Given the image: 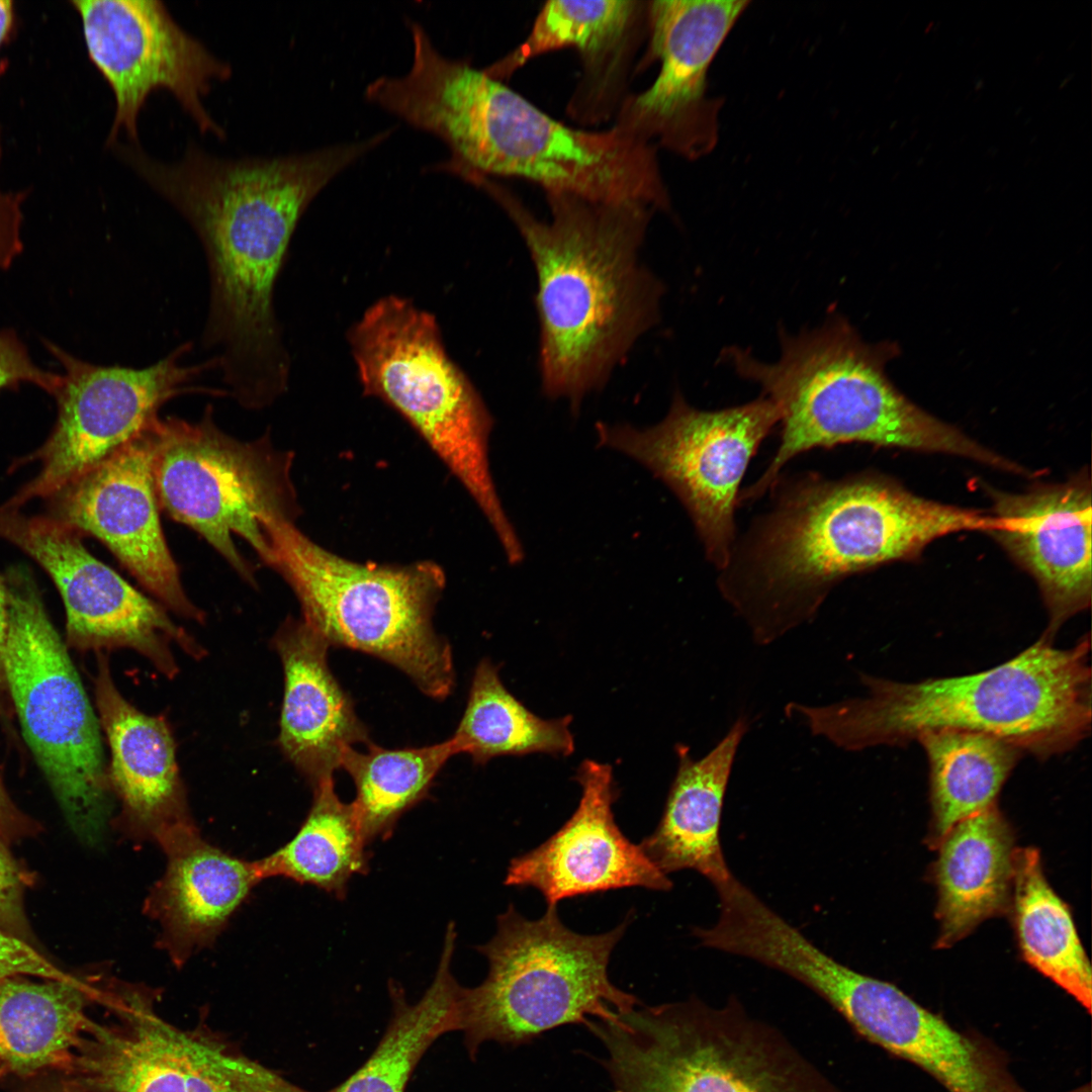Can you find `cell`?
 Wrapping results in <instances>:
<instances>
[{"instance_id": "obj_25", "label": "cell", "mask_w": 1092, "mask_h": 1092, "mask_svg": "<svg viewBox=\"0 0 1092 1092\" xmlns=\"http://www.w3.org/2000/svg\"><path fill=\"white\" fill-rule=\"evenodd\" d=\"M748 728L747 719L739 717L699 759L686 745L675 746L678 765L661 820L640 843L663 874L693 870L712 885L732 874L721 845V817L737 749Z\"/></svg>"}, {"instance_id": "obj_35", "label": "cell", "mask_w": 1092, "mask_h": 1092, "mask_svg": "<svg viewBox=\"0 0 1092 1092\" xmlns=\"http://www.w3.org/2000/svg\"><path fill=\"white\" fill-rule=\"evenodd\" d=\"M639 5L630 0L547 1L525 41L483 71L500 81L529 60L565 47H574L594 64L623 41Z\"/></svg>"}, {"instance_id": "obj_6", "label": "cell", "mask_w": 1092, "mask_h": 1092, "mask_svg": "<svg viewBox=\"0 0 1092 1092\" xmlns=\"http://www.w3.org/2000/svg\"><path fill=\"white\" fill-rule=\"evenodd\" d=\"M780 342L781 356L774 363L739 347L720 355L740 377L760 386L778 407L782 426L768 466L738 502L760 497L796 456L848 443L946 453L1007 467L1005 458L923 411L892 383L886 373L897 354L892 343L864 342L839 314L797 335L781 331Z\"/></svg>"}, {"instance_id": "obj_12", "label": "cell", "mask_w": 1092, "mask_h": 1092, "mask_svg": "<svg viewBox=\"0 0 1092 1092\" xmlns=\"http://www.w3.org/2000/svg\"><path fill=\"white\" fill-rule=\"evenodd\" d=\"M158 505L196 531L251 586L255 570L234 537L267 565L270 527L300 514L291 478L293 453L277 449L269 431L241 441L215 424L207 405L197 422L158 417L151 425Z\"/></svg>"}, {"instance_id": "obj_23", "label": "cell", "mask_w": 1092, "mask_h": 1092, "mask_svg": "<svg viewBox=\"0 0 1092 1092\" xmlns=\"http://www.w3.org/2000/svg\"><path fill=\"white\" fill-rule=\"evenodd\" d=\"M273 643L284 673L279 746L313 788L334 777L347 748L370 742L368 729L329 667L323 636L288 618Z\"/></svg>"}, {"instance_id": "obj_32", "label": "cell", "mask_w": 1092, "mask_h": 1092, "mask_svg": "<svg viewBox=\"0 0 1092 1092\" xmlns=\"http://www.w3.org/2000/svg\"><path fill=\"white\" fill-rule=\"evenodd\" d=\"M145 1029L146 1092H310L216 1041L169 1024L153 1009Z\"/></svg>"}, {"instance_id": "obj_26", "label": "cell", "mask_w": 1092, "mask_h": 1092, "mask_svg": "<svg viewBox=\"0 0 1092 1092\" xmlns=\"http://www.w3.org/2000/svg\"><path fill=\"white\" fill-rule=\"evenodd\" d=\"M937 846V946L948 947L1006 909L1017 848L997 803L959 821Z\"/></svg>"}, {"instance_id": "obj_42", "label": "cell", "mask_w": 1092, "mask_h": 1092, "mask_svg": "<svg viewBox=\"0 0 1092 1092\" xmlns=\"http://www.w3.org/2000/svg\"><path fill=\"white\" fill-rule=\"evenodd\" d=\"M6 257V246L4 240L0 234V265L4 262Z\"/></svg>"}, {"instance_id": "obj_1", "label": "cell", "mask_w": 1092, "mask_h": 1092, "mask_svg": "<svg viewBox=\"0 0 1092 1092\" xmlns=\"http://www.w3.org/2000/svg\"><path fill=\"white\" fill-rule=\"evenodd\" d=\"M386 140L381 131L302 154L240 159L188 144L174 163L154 159L139 144L116 147L202 245L209 304L201 342L241 406L265 408L288 387L290 356L274 295L302 214L335 176Z\"/></svg>"}, {"instance_id": "obj_24", "label": "cell", "mask_w": 1092, "mask_h": 1092, "mask_svg": "<svg viewBox=\"0 0 1092 1092\" xmlns=\"http://www.w3.org/2000/svg\"><path fill=\"white\" fill-rule=\"evenodd\" d=\"M167 868L146 901L159 923L160 944L177 965L210 945L262 879L256 861L232 856L197 831L163 849Z\"/></svg>"}, {"instance_id": "obj_39", "label": "cell", "mask_w": 1092, "mask_h": 1092, "mask_svg": "<svg viewBox=\"0 0 1092 1092\" xmlns=\"http://www.w3.org/2000/svg\"><path fill=\"white\" fill-rule=\"evenodd\" d=\"M40 830V824L14 803L0 778V838L10 844L33 837Z\"/></svg>"}, {"instance_id": "obj_43", "label": "cell", "mask_w": 1092, "mask_h": 1092, "mask_svg": "<svg viewBox=\"0 0 1092 1092\" xmlns=\"http://www.w3.org/2000/svg\"><path fill=\"white\" fill-rule=\"evenodd\" d=\"M63 1092H80V1091L75 1089V1088H65Z\"/></svg>"}, {"instance_id": "obj_38", "label": "cell", "mask_w": 1092, "mask_h": 1092, "mask_svg": "<svg viewBox=\"0 0 1092 1092\" xmlns=\"http://www.w3.org/2000/svg\"><path fill=\"white\" fill-rule=\"evenodd\" d=\"M17 976L71 981L77 979L39 948L0 928V981Z\"/></svg>"}, {"instance_id": "obj_37", "label": "cell", "mask_w": 1092, "mask_h": 1092, "mask_svg": "<svg viewBox=\"0 0 1092 1092\" xmlns=\"http://www.w3.org/2000/svg\"><path fill=\"white\" fill-rule=\"evenodd\" d=\"M60 383L61 374L38 366L16 331L0 329V390L30 384L53 396Z\"/></svg>"}, {"instance_id": "obj_19", "label": "cell", "mask_w": 1092, "mask_h": 1092, "mask_svg": "<svg viewBox=\"0 0 1092 1092\" xmlns=\"http://www.w3.org/2000/svg\"><path fill=\"white\" fill-rule=\"evenodd\" d=\"M575 780L581 798L573 815L538 847L513 858L505 884L532 887L547 906L563 899L609 890L642 887L668 891L672 883L632 843L615 822L617 791L609 764L586 759Z\"/></svg>"}, {"instance_id": "obj_40", "label": "cell", "mask_w": 1092, "mask_h": 1092, "mask_svg": "<svg viewBox=\"0 0 1092 1092\" xmlns=\"http://www.w3.org/2000/svg\"><path fill=\"white\" fill-rule=\"evenodd\" d=\"M8 590L6 579L0 575V720L6 724L12 720L13 708L11 705L6 675H5V650L8 635Z\"/></svg>"}, {"instance_id": "obj_5", "label": "cell", "mask_w": 1092, "mask_h": 1092, "mask_svg": "<svg viewBox=\"0 0 1092 1092\" xmlns=\"http://www.w3.org/2000/svg\"><path fill=\"white\" fill-rule=\"evenodd\" d=\"M1090 637L1059 649L1041 636L977 673L902 682L860 673L867 696L826 706L791 703L811 733L847 751L905 746L924 732L962 730L1001 739L1040 760L1091 730Z\"/></svg>"}, {"instance_id": "obj_15", "label": "cell", "mask_w": 1092, "mask_h": 1092, "mask_svg": "<svg viewBox=\"0 0 1092 1092\" xmlns=\"http://www.w3.org/2000/svg\"><path fill=\"white\" fill-rule=\"evenodd\" d=\"M82 537L52 516H26L0 507V538L34 559L58 587L70 646L97 652L131 649L170 679L179 672L174 646L196 660L206 655L164 606L94 557Z\"/></svg>"}, {"instance_id": "obj_30", "label": "cell", "mask_w": 1092, "mask_h": 1092, "mask_svg": "<svg viewBox=\"0 0 1092 1092\" xmlns=\"http://www.w3.org/2000/svg\"><path fill=\"white\" fill-rule=\"evenodd\" d=\"M916 741L928 761L931 842L936 845L959 821L996 803L1022 753L1001 739L971 731H927Z\"/></svg>"}, {"instance_id": "obj_10", "label": "cell", "mask_w": 1092, "mask_h": 1092, "mask_svg": "<svg viewBox=\"0 0 1092 1092\" xmlns=\"http://www.w3.org/2000/svg\"><path fill=\"white\" fill-rule=\"evenodd\" d=\"M627 925L584 935L562 923L557 906L529 920L510 905L493 937L477 948L488 961L485 980L461 989L460 1030L468 1052L476 1054L488 1040L518 1043L567 1023L610 1018L638 1004L608 976Z\"/></svg>"}, {"instance_id": "obj_3", "label": "cell", "mask_w": 1092, "mask_h": 1092, "mask_svg": "<svg viewBox=\"0 0 1092 1092\" xmlns=\"http://www.w3.org/2000/svg\"><path fill=\"white\" fill-rule=\"evenodd\" d=\"M386 111L441 139L451 159L439 165L463 179L511 176L608 204L669 206L655 148L618 123L604 131L569 127L514 90L443 56L430 38L413 46V63L384 89Z\"/></svg>"}, {"instance_id": "obj_11", "label": "cell", "mask_w": 1092, "mask_h": 1092, "mask_svg": "<svg viewBox=\"0 0 1092 1092\" xmlns=\"http://www.w3.org/2000/svg\"><path fill=\"white\" fill-rule=\"evenodd\" d=\"M5 579L4 665L13 711L70 828L95 845L111 813L99 719L31 578L14 571Z\"/></svg>"}, {"instance_id": "obj_2", "label": "cell", "mask_w": 1092, "mask_h": 1092, "mask_svg": "<svg viewBox=\"0 0 1092 1092\" xmlns=\"http://www.w3.org/2000/svg\"><path fill=\"white\" fill-rule=\"evenodd\" d=\"M777 484L772 508L735 541L718 578L759 644L810 621L845 577L989 523L979 511L926 499L877 475L808 473Z\"/></svg>"}, {"instance_id": "obj_7", "label": "cell", "mask_w": 1092, "mask_h": 1092, "mask_svg": "<svg viewBox=\"0 0 1092 1092\" xmlns=\"http://www.w3.org/2000/svg\"><path fill=\"white\" fill-rule=\"evenodd\" d=\"M270 559L294 592L302 621L330 646L375 656L404 672L426 696L443 700L455 684L449 643L433 627L445 574L432 561L358 563L328 551L294 523L270 529Z\"/></svg>"}, {"instance_id": "obj_41", "label": "cell", "mask_w": 1092, "mask_h": 1092, "mask_svg": "<svg viewBox=\"0 0 1092 1092\" xmlns=\"http://www.w3.org/2000/svg\"><path fill=\"white\" fill-rule=\"evenodd\" d=\"M12 20V3L0 0V43L6 36Z\"/></svg>"}, {"instance_id": "obj_4", "label": "cell", "mask_w": 1092, "mask_h": 1092, "mask_svg": "<svg viewBox=\"0 0 1092 1092\" xmlns=\"http://www.w3.org/2000/svg\"><path fill=\"white\" fill-rule=\"evenodd\" d=\"M472 181L500 204L528 248L537 276L542 390L577 413L659 316L662 284L639 260L653 209L550 193L551 218L540 220L488 177Z\"/></svg>"}, {"instance_id": "obj_34", "label": "cell", "mask_w": 1092, "mask_h": 1092, "mask_svg": "<svg viewBox=\"0 0 1092 1092\" xmlns=\"http://www.w3.org/2000/svg\"><path fill=\"white\" fill-rule=\"evenodd\" d=\"M456 751L451 738L423 747L386 749L373 742L347 748L340 767L352 778V802L367 844L386 839L401 815L428 797L434 779Z\"/></svg>"}, {"instance_id": "obj_33", "label": "cell", "mask_w": 1092, "mask_h": 1092, "mask_svg": "<svg viewBox=\"0 0 1092 1092\" xmlns=\"http://www.w3.org/2000/svg\"><path fill=\"white\" fill-rule=\"evenodd\" d=\"M571 716L542 719L528 710L504 686L498 667L482 659L473 674L461 720L450 737L456 754L475 763L503 755L548 753L566 756L574 750Z\"/></svg>"}, {"instance_id": "obj_20", "label": "cell", "mask_w": 1092, "mask_h": 1092, "mask_svg": "<svg viewBox=\"0 0 1092 1092\" xmlns=\"http://www.w3.org/2000/svg\"><path fill=\"white\" fill-rule=\"evenodd\" d=\"M992 535L1037 582L1049 612L1042 636L1053 640L1090 607L1091 486L1083 477L1025 493L991 490Z\"/></svg>"}, {"instance_id": "obj_28", "label": "cell", "mask_w": 1092, "mask_h": 1092, "mask_svg": "<svg viewBox=\"0 0 1092 1092\" xmlns=\"http://www.w3.org/2000/svg\"><path fill=\"white\" fill-rule=\"evenodd\" d=\"M455 940L450 923L434 980L419 1001L411 1004L399 986L389 985L392 1016L380 1041L355 1073L328 1092H404L432 1043L460 1030L462 987L450 971Z\"/></svg>"}, {"instance_id": "obj_18", "label": "cell", "mask_w": 1092, "mask_h": 1092, "mask_svg": "<svg viewBox=\"0 0 1092 1092\" xmlns=\"http://www.w3.org/2000/svg\"><path fill=\"white\" fill-rule=\"evenodd\" d=\"M151 425L50 497L52 517L100 540L162 606L202 624L206 615L186 595L161 525Z\"/></svg>"}, {"instance_id": "obj_17", "label": "cell", "mask_w": 1092, "mask_h": 1092, "mask_svg": "<svg viewBox=\"0 0 1092 1092\" xmlns=\"http://www.w3.org/2000/svg\"><path fill=\"white\" fill-rule=\"evenodd\" d=\"M747 0L649 2L650 52L660 62L652 85L625 106L620 124L658 138L689 159L713 151L722 100L708 96V72Z\"/></svg>"}, {"instance_id": "obj_31", "label": "cell", "mask_w": 1092, "mask_h": 1092, "mask_svg": "<svg viewBox=\"0 0 1092 1092\" xmlns=\"http://www.w3.org/2000/svg\"><path fill=\"white\" fill-rule=\"evenodd\" d=\"M367 845L352 803L341 801L331 778L313 787L310 810L293 838L256 864L262 880L283 877L342 899L351 878L367 872Z\"/></svg>"}, {"instance_id": "obj_36", "label": "cell", "mask_w": 1092, "mask_h": 1092, "mask_svg": "<svg viewBox=\"0 0 1092 1092\" xmlns=\"http://www.w3.org/2000/svg\"><path fill=\"white\" fill-rule=\"evenodd\" d=\"M8 845L0 838V928L39 948L25 910V895L33 875Z\"/></svg>"}, {"instance_id": "obj_29", "label": "cell", "mask_w": 1092, "mask_h": 1092, "mask_svg": "<svg viewBox=\"0 0 1092 1092\" xmlns=\"http://www.w3.org/2000/svg\"><path fill=\"white\" fill-rule=\"evenodd\" d=\"M1012 892L1014 925L1023 958L1090 1012L1089 960L1069 907L1045 879L1036 848L1016 849Z\"/></svg>"}, {"instance_id": "obj_13", "label": "cell", "mask_w": 1092, "mask_h": 1092, "mask_svg": "<svg viewBox=\"0 0 1092 1092\" xmlns=\"http://www.w3.org/2000/svg\"><path fill=\"white\" fill-rule=\"evenodd\" d=\"M780 423L764 395L740 405L703 411L679 391L662 421L647 428L596 425L598 444L620 452L661 480L688 512L706 558L721 570L736 541L734 512L748 464Z\"/></svg>"}, {"instance_id": "obj_21", "label": "cell", "mask_w": 1092, "mask_h": 1092, "mask_svg": "<svg viewBox=\"0 0 1092 1092\" xmlns=\"http://www.w3.org/2000/svg\"><path fill=\"white\" fill-rule=\"evenodd\" d=\"M94 686L110 753L109 786L121 804L125 828L162 849L196 831L167 721L143 713L122 696L104 652H98Z\"/></svg>"}, {"instance_id": "obj_22", "label": "cell", "mask_w": 1092, "mask_h": 1092, "mask_svg": "<svg viewBox=\"0 0 1092 1092\" xmlns=\"http://www.w3.org/2000/svg\"><path fill=\"white\" fill-rule=\"evenodd\" d=\"M859 1033L926 1071L948 1092H1028L1002 1053L954 1029L891 983L866 975L840 1013Z\"/></svg>"}, {"instance_id": "obj_14", "label": "cell", "mask_w": 1092, "mask_h": 1092, "mask_svg": "<svg viewBox=\"0 0 1092 1092\" xmlns=\"http://www.w3.org/2000/svg\"><path fill=\"white\" fill-rule=\"evenodd\" d=\"M42 343L63 369L53 395L57 419L48 440L31 456L40 463L38 472L3 505L7 508L19 510L30 500L52 497L140 436L171 399L188 393L228 396L223 388L195 384L216 369V362L210 357L184 364L191 341L143 368L95 364L49 340Z\"/></svg>"}, {"instance_id": "obj_9", "label": "cell", "mask_w": 1092, "mask_h": 1092, "mask_svg": "<svg viewBox=\"0 0 1092 1092\" xmlns=\"http://www.w3.org/2000/svg\"><path fill=\"white\" fill-rule=\"evenodd\" d=\"M615 1092H838L736 1001L643 1006L587 1024Z\"/></svg>"}, {"instance_id": "obj_16", "label": "cell", "mask_w": 1092, "mask_h": 1092, "mask_svg": "<svg viewBox=\"0 0 1092 1092\" xmlns=\"http://www.w3.org/2000/svg\"><path fill=\"white\" fill-rule=\"evenodd\" d=\"M89 57L115 97L108 142L120 129L139 144V115L150 93L169 90L201 132L223 139L224 130L202 97L213 79L226 80L232 67L185 31L159 0H76Z\"/></svg>"}, {"instance_id": "obj_8", "label": "cell", "mask_w": 1092, "mask_h": 1092, "mask_svg": "<svg viewBox=\"0 0 1092 1092\" xmlns=\"http://www.w3.org/2000/svg\"><path fill=\"white\" fill-rule=\"evenodd\" d=\"M348 343L363 393L384 401L426 440L476 503L507 558L523 544L497 494L489 467L493 419L450 358L433 314L387 295L350 328Z\"/></svg>"}, {"instance_id": "obj_27", "label": "cell", "mask_w": 1092, "mask_h": 1092, "mask_svg": "<svg viewBox=\"0 0 1092 1092\" xmlns=\"http://www.w3.org/2000/svg\"><path fill=\"white\" fill-rule=\"evenodd\" d=\"M103 992L81 979L24 976L0 981V1063L28 1076L48 1068H71L92 1020L91 999Z\"/></svg>"}]
</instances>
